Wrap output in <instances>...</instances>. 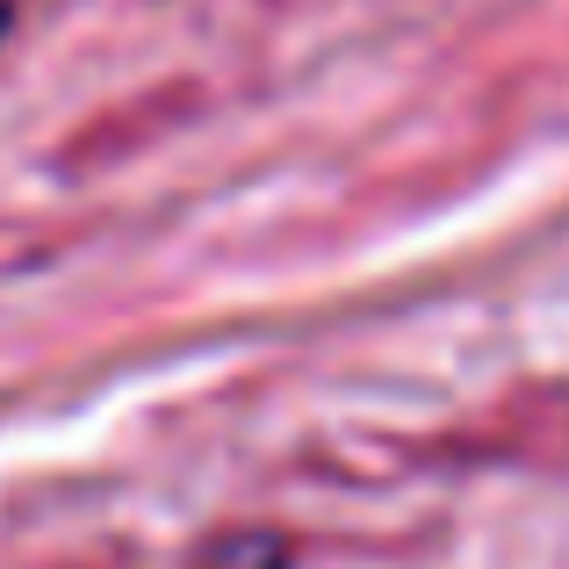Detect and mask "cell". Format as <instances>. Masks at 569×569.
Here are the masks:
<instances>
[{
	"instance_id": "1",
	"label": "cell",
	"mask_w": 569,
	"mask_h": 569,
	"mask_svg": "<svg viewBox=\"0 0 569 569\" xmlns=\"http://www.w3.org/2000/svg\"><path fill=\"white\" fill-rule=\"evenodd\" d=\"M289 556H281L274 533H231V541H217L194 569H281Z\"/></svg>"
},
{
	"instance_id": "2",
	"label": "cell",
	"mask_w": 569,
	"mask_h": 569,
	"mask_svg": "<svg viewBox=\"0 0 569 569\" xmlns=\"http://www.w3.org/2000/svg\"><path fill=\"white\" fill-rule=\"evenodd\" d=\"M0 37H8V8H0Z\"/></svg>"
}]
</instances>
